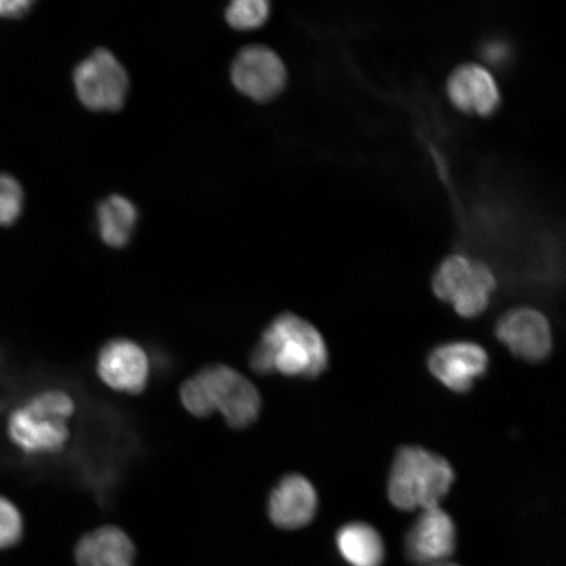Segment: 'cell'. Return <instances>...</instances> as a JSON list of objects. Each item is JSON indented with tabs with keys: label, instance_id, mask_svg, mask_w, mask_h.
I'll list each match as a JSON object with an SVG mask.
<instances>
[{
	"label": "cell",
	"instance_id": "3957f363",
	"mask_svg": "<svg viewBox=\"0 0 566 566\" xmlns=\"http://www.w3.org/2000/svg\"><path fill=\"white\" fill-rule=\"evenodd\" d=\"M74 413L75 402L67 392L48 389L13 410L7 421V434L24 454L53 455L65 449L69 421Z\"/></svg>",
	"mask_w": 566,
	"mask_h": 566
},
{
	"label": "cell",
	"instance_id": "52a82bcc",
	"mask_svg": "<svg viewBox=\"0 0 566 566\" xmlns=\"http://www.w3.org/2000/svg\"><path fill=\"white\" fill-rule=\"evenodd\" d=\"M231 77L235 87L254 102L277 97L286 86L287 70L281 56L264 45L243 49L233 61Z\"/></svg>",
	"mask_w": 566,
	"mask_h": 566
},
{
	"label": "cell",
	"instance_id": "5b68a950",
	"mask_svg": "<svg viewBox=\"0 0 566 566\" xmlns=\"http://www.w3.org/2000/svg\"><path fill=\"white\" fill-rule=\"evenodd\" d=\"M497 281L490 266L480 261L452 254L444 259L433 277V292L454 306L463 317H476L490 306Z\"/></svg>",
	"mask_w": 566,
	"mask_h": 566
},
{
	"label": "cell",
	"instance_id": "9c48e42d",
	"mask_svg": "<svg viewBox=\"0 0 566 566\" xmlns=\"http://www.w3.org/2000/svg\"><path fill=\"white\" fill-rule=\"evenodd\" d=\"M457 547V528L440 506L422 511L406 537V554L416 565L433 566L448 562Z\"/></svg>",
	"mask_w": 566,
	"mask_h": 566
},
{
	"label": "cell",
	"instance_id": "ba28073f",
	"mask_svg": "<svg viewBox=\"0 0 566 566\" xmlns=\"http://www.w3.org/2000/svg\"><path fill=\"white\" fill-rule=\"evenodd\" d=\"M96 371L103 384L115 391L138 395L150 378V360L139 344L117 337L98 352Z\"/></svg>",
	"mask_w": 566,
	"mask_h": 566
},
{
	"label": "cell",
	"instance_id": "e0dca14e",
	"mask_svg": "<svg viewBox=\"0 0 566 566\" xmlns=\"http://www.w3.org/2000/svg\"><path fill=\"white\" fill-rule=\"evenodd\" d=\"M271 15L265 0H237L226 10V20L237 31H252L263 27Z\"/></svg>",
	"mask_w": 566,
	"mask_h": 566
},
{
	"label": "cell",
	"instance_id": "6da1fadb",
	"mask_svg": "<svg viewBox=\"0 0 566 566\" xmlns=\"http://www.w3.org/2000/svg\"><path fill=\"white\" fill-rule=\"evenodd\" d=\"M250 364L260 375L316 378L328 366L327 344L313 324L298 315L282 314L263 332Z\"/></svg>",
	"mask_w": 566,
	"mask_h": 566
},
{
	"label": "cell",
	"instance_id": "9a60e30c",
	"mask_svg": "<svg viewBox=\"0 0 566 566\" xmlns=\"http://www.w3.org/2000/svg\"><path fill=\"white\" fill-rule=\"evenodd\" d=\"M339 555L350 566H381L386 557L385 542L369 523L353 522L338 530Z\"/></svg>",
	"mask_w": 566,
	"mask_h": 566
},
{
	"label": "cell",
	"instance_id": "d6986e66",
	"mask_svg": "<svg viewBox=\"0 0 566 566\" xmlns=\"http://www.w3.org/2000/svg\"><path fill=\"white\" fill-rule=\"evenodd\" d=\"M23 526L19 509L0 495V549L15 546L23 535Z\"/></svg>",
	"mask_w": 566,
	"mask_h": 566
},
{
	"label": "cell",
	"instance_id": "2e32d148",
	"mask_svg": "<svg viewBox=\"0 0 566 566\" xmlns=\"http://www.w3.org/2000/svg\"><path fill=\"white\" fill-rule=\"evenodd\" d=\"M137 219L136 207L123 196H111L98 205V231L104 243L111 247L122 248L129 243Z\"/></svg>",
	"mask_w": 566,
	"mask_h": 566
},
{
	"label": "cell",
	"instance_id": "ffe728a7",
	"mask_svg": "<svg viewBox=\"0 0 566 566\" xmlns=\"http://www.w3.org/2000/svg\"><path fill=\"white\" fill-rule=\"evenodd\" d=\"M32 4L33 3L28 2V0H11V2L0 0V17L6 19H19L30 11Z\"/></svg>",
	"mask_w": 566,
	"mask_h": 566
},
{
	"label": "cell",
	"instance_id": "7c38bea8",
	"mask_svg": "<svg viewBox=\"0 0 566 566\" xmlns=\"http://www.w3.org/2000/svg\"><path fill=\"white\" fill-rule=\"evenodd\" d=\"M490 365L486 352L473 343H450L438 346L429 356V370L451 391H470Z\"/></svg>",
	"mask_w": 566,
	"mask_h": 566
},
{
	"label": "cell",
	"instance_id": "7a4b0ae2",
	"mask_svg": "<svg viewBox=\"0 0 566 566\" xmlns=\"http://www.w3.org/2000/svg\"><path fill=\"white\" fill-rule=\"evenodd\" d=\"M184 408L198 419L219 412L229 427L242 430L259 419L263 400L256 386L233 367H203L180 388Z\"/></svg>",
	"mask_w": 566,
	"mask_h": 566
},
{
	"label": "cell",
	"instance_id": "7402d4cb",
	"mask_svg": "<svg viewBox=\"0 0 566 566\" xmlns=\"http://www.w3.org/2000/svg\"><path fill=\"white\" fill-rule=\"evenodd\" d=\"M433 566H459V565L446 562V563L437 564V565H433Z\"/></svg>",
	"mask_w": 566,
	"mask_h": 566
},
{
	"label": "cell",
	"instance_id": "277c9868",
	"mask_svg": "<svg viewBox=\"0 0 566 566\" xmlns=\"http://www.w3.org/2000/svg\"><path fill=\"white\" fill-rule=\"evenodd\" d=\"M455 473L441 455L406 446L394 460L388 478V499L402 512L440 506L454 483Z\"/></svg>",
	"mask_w": 566,
	"mask_h": 566
},
{
	"label": "cell",
	"instance_id": "8fae6325",
	"mask_svg": "<svg viewBox=\"0 0 566 566\" xmlns=\"http://www.w3.org/2000/svg\"><path fill=\"white\" fill-rule=\"evenodd\" d=\"M446 92L451 104L469 115L492 116L501 105L499 83L480 63H464L452 71Z\"/></svg>",
	"mask_w": 566,
	"mask_h": 566
},
{
	"label": "cell",
	"instance_id": "8992f818",
	"mask_svg": "<svg viewBox=\"0 0 566 566\" xmlns=\"http://www.w3.org/2000/svg\"><path fill=\"white\" fill-rule=\"evenodd\" d=\"M74 84L81 103L91 111L122 108L129 91V76L115 55L98 49L77 65Z\"/></svg>",
	"mask_w": 566,
	"mask_h": 566
},
{
	"label": "cell",
	"instance_id": "ac0fdd59",
	"mask_svg": "<svg viewBox=\"0 0 566 566\" xmlns=\"http://www.w3.org/2000/svg\"><path fill=\"white\" fill-rule=\"evenodd\" d=\"M24 195L20 184L12 176L0 174V226L18 221L23 210Z\"/></svg>",
	"mask_w": 566,
	"mask_h": 566
},
{
	"label": "cell",
	"instance_id": "5bb4252c",
	"mask_svg": "<svg viewBox=\"0 0 566 566\" xmlns=\"http://www.w3.org/2000/svg\"><path fill=\"white\" fill-rule=\"evenodd\" d=\"M75 560L80 566H134L136 547L122 528L103 526L77 542Z\"/></svg>",
	"mask_w": 566,
	"mask_h": 566
},
{
	"label": "cell",
	"instance_id": "44dd1931",
	"mask_svg": "<svg viewBox=\"0 0 566 566\" xmlns=\"http://www.w3.org/2000/svg\"><path fill=\"white\" fill-rule=\"evenodd\" d=\"M484 56L486 61H490L492 65H501L502 62H506L509 55H511V49L502 41H491L490 44L484 46Z\"/></svg>",
	"mask_w": 566,
	"mask_h": 566
},
{
	"label": "cell",
	"instance_id": "30bf717a",
	"mask_svg": "<svg viewBox=\"0 0 566 566\" xmlns=\"http://www.w3.org/2000/svg\"><path fill=\"white\" fill-rule=\"evenodd\" d=\"M495 335L515 357L528 363H541L552 350L547 317L534 308H515L502 315Z\"/></svg>",
	"mask_w": 566,
	"mask_h": 566
},
{
	"label": "cell",
	"instance_id": "4fadbf2b",
	"mask_svg": "<svg viewBox=\"0 0 566 566\" xmlns=\"http://www.w3.org/2000/svg\"><path fill=\"white\" fill-rule=\"evenodd\" d=\"M317 511V493L311 481L292 473L281 479L268 501L269 518L283 530L310 525Z\"/></svg>",
	"mask_w": 566,
	"mask_h": 566
}]
</instances>
